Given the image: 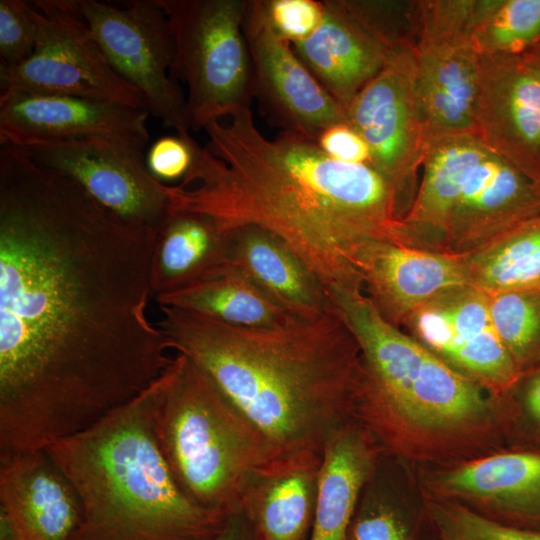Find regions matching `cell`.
Returning a JSON list of instances; mask_svg holds the SVG:
<instances>
[{"mask_svg":"<svg viewBox=\"0 0 540 540\" xmlns=\"http://www.w3.org/2000/svg\"><path fill=\"white\" fill-rule=\"evenodd\" d=\"M473 133L540 182V43L515 54L480 56Z\"/></svg>","mask_w":540,"mask_h":540,"instance_id":"cell-14","label":"cell"},{"mask_svg":"<svg viewBox=\"0 0 540 540\" xmlns=\"http://www.w3.org/2000/svg\"><path fill=\"white\" fill-rule=\"evenodd\" d=\"M345 112L347 122L368 144L373 166L393 184L399 200L412 192L427 146L413 45L395 48Z\"/></svg>","mask_w":540,"mask_h":540,"instance_id":"cell-12","label":"cell"},{"mask_svg":"<svg viewBox=\"0 0 540 540\" xmlns=\"http://www.w3.org/2000/svg\"><path fill=\"white\" fill-rule=\"evenodd\" d=\"M81 516L76 490L46 449L0 455V523L12 540H70Z\"/></svg>","mask_w":540,"mask_h":540,"instance_id":"cell-19","label":"cell"},{"mask_svg":"<svg viewBox=\"0 0 540 540\" xmlns=\"http://www.w3.org/2000/svg\"><path fill=\"white\" fill-rule=\"evenodd\" d=\"M408 22L401 2L324 0L323 18L294 52L345 109L404 46Z\"/></svg>","mask_w":540,"mask_h":540,"instance_id":"cell-11","label":"cell"},{"mask_svg":"<svg viewBox=\"0 0 540 540\" xmlns=\"http://www.w3.org/2000/svg\"><path fill=\"white\" fill-rule=\"evenodd\" d=\"M345 540H417L409 517L385 493L366 484Z\"/></svg>","mask_w":540,"mask_h":540,"instance_id":"cell-31","label":"cell"},{"mask_svg":"<svg viewBox=\"0 0 540 540\" xmlns=\"http://www.w3.org/2000/svg\"><path fill=\"white\" fill-rule=\"evenodd\" d=\"M357 270L367 296L397 327L430 301L470 286L465 255L389 241L367 243Z\"/></svg>","mask_w":540,"mask_h":540,"instance_id":"cell-18","label":"cell"},{"mask_svg":"<svg viewBox=\"0 0 540 540\" xmlns=\"http://www.w3.org/2000/svg\"><path fill=\"white\" fill-rule=\"evenodd\" d=\"M471 37L479 55H509L540 43V0H475Z\"/></svg>","mask_w":540,"mask_h":540,"instance_id":"cell-29","label":"cell"},{"mask_svg":"<svg viewBox=\"0 0 540 540\" xmlns=\"http://www.w3.org/2000/svg\"><path fill=\"white\" fill-rule=\"evenodd\" d=\"M155 299L159 306L190 311L236 327L272 328L296 319L229 267L217 276Z\"/></svg>","mask_w":540,"mask_h":540,"instance_id":"cell-27","label":"cell"},{"mask_svg":"<svg viewBox=\"0 0 540 540\" xmlns=\"http://www.w3.org/2000/svg\"><path fill=\"white\" fill-rule=\"evenodd\" d=\"M380 451L369 434L350 420L328 439L319 471L314 521L308 540H345Z\"/></svg>","mask_w":540,"mask_h":540,"instance_id":"cell-24","label":"cell"},{"mask_svg":"<svg viewBox=\"0 0 540 540\" xmlns=\"http://www.w3.org/2000/svg\"><path fill=\"white\" fill-rule=\"evenodd\" d=\"M158 326L265 434L277 456H322L351 420L360 349L333 310L272 328L231 326L159 306Z\"/></svg>","mask_w":540,"mask_h":540,"instance_id":"cell-3","label":"cell"},{"mask_svg":"<svg viewBox=\"0 0 540 540\" xmlns=\"http://www.w3.org/2000/svg\"><path fill=\"white\" fill-rule=\"evenodd\" d=\"M113 70L144 96L149 114L164 126L190 130L186 98L171 76L174 43L158 0H131L123 7L97 0H70Z\"/></svg>","mask_w":540,"mask_h":540,"instance_id":"cell-10","label":"cell"},{"mask_svg":"<svg viewBox=\"0 0 540 540\" xmlns=\"http://www.w3.org/2000/svg\"><path fill=\"white\" fill-rule=\"evenodd\" d=\"M157 234L0 148V455L46 449L171 365L148 318Z\"/></svg>","mask_w":540,"mask_h":540,"instance_id":"cell-1","label":"cell"},{"mask_svg":"<svg viewBox=\"0 0 540 540\" xmlns=\"http://www.w3.org/2000/svg\"><path fill=\"white\" fill-rule=\"evenodd\" d=\"M316 140L320 148L336 160L374 167L368 144L348 122L324 129Z\"/></svg>","mask_w":540,"mask_h":540,"instance_id":"cell-35","label":"cell"},{"mask_svg":"<svg viewBox=\"0 0 540 540\" xmlns=\"http://www.w3.org/2000/svg\"><path fill=\"white\" fill-rule=\"evenodd\" d=\"M155 417L160 449L181 490L198 505L228 514L278 457L265 434L187 356L177 353Z\"/></svg>","mask_w":540,"mask_h":540,"instance_id":"cell-6","label":"cell"},{"mask_svg":"<svg viewBox=\"0 0 540 540\" xmlns=\"http://www.w3.org/2000/svg\"><path fill=\"white\" fill-rule=\"evenodd\" d=\"M405 323L419 342L474 381L504 390L517 380L519 368L494 329L487 293L471 286L447 293Z\"/></svg>","mask_w":540,"mask_h":540,"instance_id":"cell-17","label":"cell"},{"mask_svg":"<svg viewBox=\"0 0 540 540\" xmlns=\"http://www.w3.org/2000/svg\"><path fill=\"white\" fill-rule=\"evenodd\" d=\"M33 3L39 27L35 50L22 63L0 65L1 91L75 96L147 110L142 93L113 70L70 0Z\"/></svg>","mask_w":540,"mask_h":540,"instance_id":"cell-9","label":"cell"},{"mask_svg":"<svg viewBox=\"0 0 540 540\" xmlns=\"http://www.w3.org/2000/svg\"><path fill=\"white\" fill-rule=\"evenodd\" d=\"M525 408L530 418L540 425V373L529 382L524 398Z\"/></svg>","mask_w":540,"mask_h":540,"instance_id":"cell-37","label":"cell"},{"mask_svg":"<svg viewBox=\"0 0 540 540\" xmlns=\"http://www.w3.org/2000/svg\"><path fill=\"white\" fill-rule=\"evenodd\" d=\"M189 133V130H179L176 135L162 136L150 145L145 163L159 182L165 185L173 181L181 182L189 172L193 160Z\"/></svg>","mask_w":540,"mask_h":540,"instance_id":"cell-34","label":"cell"},{"mask_svg":"<svg viewBox=\"0 0 540 540\" xmlns=\"http://www.w3.org/2000/svg\"><path fill=\"white\" fill-rule=\"evenodd\" d=\"M465 258L471 287L487 294L540 293V214Z\"/></svg>","mask_w":540,"mask_h":540,"instance_id":"cell-28","label":"cell"},{"mask_svg":"<svg viewBox=\"0 0 540 540\" xmlns=\"http://www.w3.org/2000/svg\"><path fill=\"white\" fill-rule=\"evenodd\" d=\"M474 7L475 0L416 1L413 51L427 141L473 133L480 63L471 37Z\"/></svg>","mask_w":540,"mask_h":540,"instance_id":"cell-8","label":"cell"},{"mask_svg":"<svg viewBox=\"0 0 540 540\" xmlns=\"http://www.w3.org/2000/svg\"><path fill=\"white\" fill-rule=\"evenodd\" d=\"M440 489L477 501L509 518L512 526L540 531V454L502 453L445 473Z\"/></svg>","mask_w":540,"mask_h":540,"instance_id":"cell-25","label":"cell"},{"mask_svg":"<svg viewBox=\"0 0 540 540\" xmlns=\"http://www.w3.org/2000/svg\"><path fill=\"white\" fill-rule=\"evenodd\" d=\"M171 29L173 79L188 87L189 129L250 108L252 69L242 30L246 0H158Z\"/></svg>","mask_w":540,"mask_h":540,"instance_id":"cell-7","label":"cell"},{"mask_svg":"<svg viewBox=\"0 0 540 540\" xmlns=\"http://www.w3.org/2000/svg\"><path fill=\"white\" fill-rule=\"evenodd\" d=\"M322 456L282 455L258 470L247 484L241 509L260 540H308L315 515Z\"/></svg>","mask_w":540,"mask_h":540,"instance_id":"cell-22","label":"cell"},{"mask_svg":"<svg viewBox=\"0 0 540 540\" xmlns=\"http://www.w3.org/2000/svg\"><path fill=\"white\" fill-rule=\"evenodd\" d=\"M331 307L360 349L351 419L380 452L410 456L414 445L455 439L488 420L478 382L387 321L362 289H328Z\"/></svg>","mask_w":540,"mask_h":540,"instance_id":"cell-5","label":"cell"},{"mask_svg":"<svg viewBox=\"0 0 540 540\" xmlns=\"http://www.w3.org/2000/svg\"><path fill=\"white\" fill-rule=\"evenodd\" d=\"M148 116L145 109L115 102L1 91L0 144L24 148L102 138L143 151L150 139Z\"/></svg>","mask_w":540,"mask_h":540,"instance_id":"cell-16","label":"cell"},{"mask_svg":"<svg viewBox=\"0 0 540 540\" xmlns=\"http://www.w3.org/2000/svg\"><path fill=\"white\" fill-rule=\"evenodd\" d=\"M18 149L39 166L74 180L128 224L157 234L168 215L167 185L148 171L141 150L102 138Z\"/></svg>","mask_w":540,"mask_h":540,"instance_id":"cell-13","label":"cell"},{"mask_svg":"<svg viewBox=\"0 0 540 540\" xmlns=\"http://www.w3.org/2000/svg\"><path fill=\"white\" fill-rule=\"evenodd\" d=\"M487 151L473 133L439 136L427 141L423 178L401 219L405 245L447 252L453 205L468 174Z\"/></svg>","mask_w":540,"mask_h":540,"instance_id":"cell-23","label":"cell"},{"mask_svg":"<svg viewBox=\"0 0 540 540\" xmlns=\"http://www.w3.org/2000/svg\"><path fill=\"white\" fill-rule=\"evenodd\" d=\"M227 233L228 267L246 277L277 306L304 320L315 319L330 309L327 289L276 235L256 226Z\"/></svg>","mask_w":540,"mask_h":540,"instance_id":"cell-21","label":"cell"},{"mask_svg":"<svg viewBox=\"0 0 540 540\" xmlns=\"http://www.w3.org/2000/svg\"><path fill=\"white\" fill-rule=\"evenodd\" d=\"M229 236L210 217L169 209L150 266L155 297L186 288L228 268Z\"/></svg>","mask_w":540,"mask_h":540,"instance_id":"cell-26","label":"cell"},{"mask_svg":"<svg viewBox=\"0 0 540 540\" xmlns=\"http://www.w3.org/2000/svg\"><path fill=\"white\" fill-rule=\"evenodd\" d=\"M167 369L132 400L46 448L81 501L70 540H218L226 528L231 514L191 500L160 449L155 417Z\"/></svg>","mask_w":540,"mask_h":540,"instance_id":"cell-4","label":"cell"},{"mask_svg":"<svg viewBox=\"0 0 540 540\" xmlns=\"http://www.w3.org/2000/svg\"><path fill=\"white\" fill-rule=\"evenodd\" d=\"M264 3L273 29L290 44L309 37L323 18V1L264 0Z\"/></svg>","mask_w":540,"mask_h":540,"instance_id":"cell-33","label":"cell"},{"mask_svg":"<svg viewBox=\"0 0 540 540\" xmlns=\"http://www.w3.org/2000/svg\"><path fill=\"white\" fill-rule=\"evenodd\" d=\"M39 35L36 8L23 0H0V65H16L35 50Z\"/></svg>","mask_w":540,"mask_h":540,"instance_id":"cell-32","label":"cell"},{"mask_svg":"<svg viewBox=\"0 0 540 540\" xmlns=\"http://www.w3.org/2000/svg\"><path fill=\"white\" fill-rule=\"evenodd\" d=\"M218 540H260V538L250 518L240 509L230 515L226 528Z\"/></svg>","mask_w":540,"mask_h":540,"instance_id":"cell-36","label":"cell"},{"mask_svg":"<svg viewBox=\"0 0 540 540\" xmlns=\"http://www.w3.org/2000/svg\"><path fill=\"white\" fill-rule=\"evenodd\" d=\"M488 302L494 329L519 368L540 347V293L488 294Z\"/></svg>","mask_w":540,"mask_h":540,"instance_id":"cell-30","label":"cell"},{"mask_svg":"<svg viewBox=\"0 0 540 540\" xmlns=\"http://www.w3.org/2000/svg\"><path fill=\"white\" fill-rule=\"evenodd\" d=\"M208 122L205 147L189 133L193 160L167 185L169 209L204 214L224 232L265 229L306 264L327 289H362L357 270L371 241L403 244L399 196L370 165L326 154L316 138L293 131L265 137L250 108Z\"/></svg>","mask_w":540,"mask_h":540,"instance_id":"cell-2","label":"cell"},{"mask_svg":"<svg viewBox=\"0 0 540 540\" xmlns=\"http://www.w3.org/2000/svg\"><path fill=\"white\" fill-rule=\"evenodd\" d=\"M242 30L251 61L253 97L275 125L317 138L324 129L347 122L343 106L275 32L264 0H246Z\"/></svg>","mask_w":540,"mask_h":540,"instance_id":"cell-15","label":"cell"},{"mask_svg":"<svg viewBox=\"0 0 540 540\" xmlns=\"http://www.w3.org/2000/svg\"><path fill=\"white\" fill-rule=\"evenodd\" d=\"M540 214V182L490 150L453 205L446 250L469 254Z\"/></svg>","mask_w":540,"mask_h":540,"instance_id":"cell-20","label":"cell"}]
</instances>
